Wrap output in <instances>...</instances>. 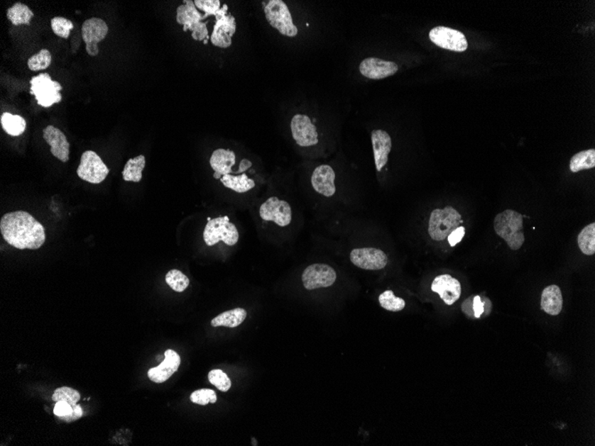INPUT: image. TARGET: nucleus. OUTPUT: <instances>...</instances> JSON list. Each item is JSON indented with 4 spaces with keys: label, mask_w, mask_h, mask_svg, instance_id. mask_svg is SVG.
Masks as SVG:
<instances>
[{
    "label": "nucleus",
    "mask_w": 595,
    "mask_h": 446,
    "mask_svg": "<svg viewBox=\"0 0 595 446\" xmlns=\"http://www.w3.org/2000/svg\"><path fill=\"white\" fill-rule=\"evenodd\" d=\"M52 55L48 50H41L28 60V67L33 72L42 71L50 66Z\"/></svg>",
    "instance_id": "72a5a7b5"
},
{
    "label": "nucleus",
    "mask_w": 595,
    "mask_h": 446,
    "mask_svg": "<svg viewBox=\"0 0 595 446\" xmlns=\"http://www.w3.org/2000/svg\"><path fill=\"white\" fill-rule=\"evenodd\" d=\"M595 167V150L589 149L577 152L570 160L569 169L573 173L581 170L594 169Z\"/></svg>",
    "instance_id": "c85d7f7f"
},
{
    "label": "nucleus",
    "mask_w": 595,
    "mask_h": 446,
    "mask_svg": "<svg viewBox=\"0 0 595 446\" xmlns=\"http://www.w3.org/2000/svg\"><path fill=\"white\" fill-rule=\"evenodd\" d=\"M219 180L224 186L238 194L247 193L255 187L254 180L249 179L245 173L237 176H222Z\"/></svg>",
    "instance_id": "393cba45"
},
{
    "label": "nucleus",
    "mask_w": 595,
    "mask_h": 446,
    "mask_svg": "<svg viewBox=\"0 0 595 446\" xmlns=\"http://www.w3.org/2000/svg\"><path fill=\"white\" fill-rule=\"evenodd\" d=\"M54 413L59 419L66 421V423H72L80 419L83 416V411L80 404L75 406L71 404L60 401V402L55 403L54 408Z\"/></svg>",
    "instance_id": "c756f323"
},
{
    "label": "nucleus",
    "mask_w": 595,
    "mask_h": 446,
    "mask_svg": "<svg viewBox=\"0 0 595 446\" xmlns=\"http://www.w3.org/2000/svg\"><path fill=\"white\" fill-rule=\"evenodd\" d=\"M146 157L139 155L128 160L122 172V177L127 182L138 183L142 180V172L146 167Z\"/></svg>",
    "instance_id": "a878e982"
},
{
    "label": "nucleus",
    "mask_w": 595,
    "mask_h": 446,
    "mask_svg": "<svg viewBox=\"0 0 595 446\" xmlns=\"http://www.w3.org/2000/svg\"><path fill=\"white\" fill-rule=\"evenodd\" d=\"M33 16L34 13L29 6L20 2L16 3L6 12V17L15 26H21V24L29 26Z\"/></svg>",
    "instance_id": "cd10ccee"
},
{
    "label": "nucleus",
    "mask_w": 595,
    "mask_h": 446,
    "mask_svg": "<svg viewBox=\"0 0 595 446\" xmlns=\"http://www.w3.org/2000/svg\"><path fill=\"white\" fill-rule=\"evenodd\" d=\"M493 228L496 235L506 240L511 250H518L525 242L523 216L515 211L506 210L495 218Z\"/></svg>",
    "instance_id": "f03ea898"
},
{
    "label": "nucleus",
    "mask_w": 595,
    "mask_h": 446,
    "mask_svg": "<svg viewBox=\"0 0 595 446\" xmlns=\"http://www.w3.org/2000/svg\"><path fill=\"white\" fill-rule=\"evenodd\" d=\"M472 299H474L471 304L472 312H474V316L476 318H479L485 311V302L481 301V298L479 296H474Z\"/></svg>",
    "instance_id": "a19ab883"
},
{
    "label": "nucleus",
    "mask_w": 595,
    "mask_h": 446,
    "mask_svg": "<svg viewBox=\"0 0 595 446\" xmlns=\"http://www.w3.org/2000/svg\"><path fill=\"white\" fill-rule=\"evenodd\" d=\"M260 216L264 221L274 222L285 228L292 222L293 211L288 202L273 196L261 204Z\"/></svg>",
    "instance_id": "f8f14e48"
},
{
    "label": "nucleus",
    "mask_w": 595,
    "mask_h": 446,
    "mask_svg": "<svg viewBox=\"0 0 595 446\" xmlns=\"http://www.w3.org/2000/svg\"><path fill=\"white\" fill-rule=\"evenodd\" d=\"M236 153L229 149L219 148L215 150L212 152L211 159H209V165L212 169L214 170V177L216 179H219L220 177L225 175H233L232 167L236 165Z\"/></svg>",
    "instance_id": "4be33fe9"
},
{
    "label": "nucleus",
    "mask_w": 595,
    "mask_h": 446,
    "mask_svg": "<svg viewBox=\"0 0 595 446\" xmlns=\"http://www.w3.org/2000/svg\"><path fill=\"white\" fill-rule=\"evenodd\" d=\"M43 138L50 145V152L62 162H67L70 158V144L65 135L59 128L49 125L43 130Z\"/></svg>",
    "instance_id": "6ab92c4d"
},
{
    "label": "nucleus",
    "mask_w": 595,
    "mask_h": 446,
    "mask_svg": "<svg viewBox=\"0 0 595 446\" xmlns=\"http://www.w3.org/2000/svg\"><path fill=\"white\" fill-rule=\"evenodd\" d=\"M0 231L9 245L18 250H38L44 245V226L26 211L9 212L0 221Z\"/></svg>",
    "instance_id": "f257e3e1"
},
{
    "label": "nucleus",
    "mask_w": 595,
    "mask_h": 446,
    "mask_svg": "<svg viewBox=\"0 0 595 446\" xmlns=\"http://www.w3.org/2000/svg\"><path fill=\"white\" fill-rule=\"evenodd\" d=\"M371 140H372L376 170L378 172H381L384 167L386 166L388 160V155H390L391 151V138L386 131L376 130L372 131Z\"/></svg>",
    "instance_id": "aec40b11"
},
{
    "label": "nucleus",
    "mask_w": 595,
    "mask_h": 446,
    "mask_svg": "<svg viewBox=\"0 0 595 446\" xmlns=\"http://www.w3.org/2000/svg\"><path fill=\"white\" fill-rule=\"evenodd\" d=\"M190 398L192 403L200 404V406H207L209 403H215L217 402V395L214 390L208 389L196 390V391L192 393Z\"/></svg>",
    "instance_id": "4c0bfd02"
},
{
    "label": "nucleus",
    "mask_w": 595,
    "mask_h": 446,
    "mask_svg": "<svg viewBox=\"0 0 595 446\" xmlns=\"http://www.w3.org/2000/svg\"><path fill=\"white\" fill-rule=\"evenodd\" d=\"M204 240L208 246L215 245L219 242L234 246L239 240V232L229 218L219 217L209 219L204 228Z\"/></svg>",
    "instance_id": "20e7f679"
},
{
    "label": "nucleus",
    "mask_w": 595,
    "mask_h": 446,
    "mask_svg": "<svg viewBox=\"0 0 595 446\" xmlns=\"http://www.w3.org/2000/svg\"><path fill=\"white\" fill-rule=\"evenodd\" d=\"M51 28L53 33L58 37L68 38L75 26H73L72 21L66 19L65 17L58 16L51 20Z\"/></svg>",
    "instance_id": "c9c22d12"
},
{
    "label": "nucleus",
    "mask_w": 595,
    "mask_h": 446,
    "mask_svg": "<svg viewBox=\"0 0 595 446\" xmlns=\"http://www.w3.org/2000/svg\"><path fill=\"white\" fill-rule=\"evenodd\" d=\"M290 131L296 144L302 147H310L320 142L317 127L307 115H294L290 121Z\"/></svg>",
    "instance_id": "ddd939ff"
},
{
    "label": "nucleus",
    "mask_w": 595,
    "mask_h": 446,
    "mask_svg": "<svg viewBox=\"0 0 595 446\" xmlns=\"http://www.w3.org/2000/svg\"><path fill=\"white\" fill-rule=\"evenodd\" d=\"M165 281L167 284L169 285L173 291L177 292H183L187 290L189 284H190V280H189L187 275L182 273L181 271L177 269L170 270L169 273L166 274Z\"/></svg>",
    "instance_id": "473e14b6"
},
{
    "label": "nucleus",
    "mask_w": 595,
    "mask_h": 446,
    "mask_svg": "<svg viewBox=\"0 0 595 446\" xmlns=\"http://www.w3.org/2000/svg\"><path fill=\"white\" fill-rule=\"evenodd\" d=\"M31 94L35 96L38 106L48 108L62 101L60 83L51 79L48 73H41L31 79Z\"/></svg>",
    "instance_id": "39448f33"
},
{
    "label": "nucleus",
    "mask_w": 595,
    "mask_h": 446,
    "mask_svg": "<svg viewBox=\"0 0 595 446\" xmlns=\"http://www.w3.org/2000/svg\"><path fill=\"white\" fill-rule=\"evenodd\" d=\"M463 223L462 216L456 208L447 206L444 208H436L430 214L428 233L434 240H443L447 238L449 233L460 226Z\"/></svg>",
    "instance_id": "7ed1b4c3"
},
{
    "label": "nucleus",
    "mask_w": 595,
    "mask_h": 446,
    "mask_svg": "<svg viewBox=\"0 0 595 446\" xmlns=\"http://www.w3.org/2000/svg\"><path fill=\"white\" fill-rule=\"evenodd\" d=\"M349 259L355 267L370 271L383 269L388 262L386 254L376 248L353 250Z\"/></svg>",
    "instance_id": "2eb2a0df"
},
{
    "label": "nucleus",
    "mask_w": 595,
    "mask_h": 446,
    "mask_svg": "<svg viewBox=\"0 0 595 446\" xmlns=\"http://www.w3.org/2000/svg\"><path fill=\"white\" fill-rule=\"evenodd\" d=\"M311 184L317 193L332 197L336 193L335 172L329 165L317 167L311 176Z\"/></svg>",
    "instance_id": "a211bd4d"
},
{
    "label": "nucleus",
    "mask_w": 595,
    "mask_h": 446,
    "mask_svg": "<svg viewBox=\"0 0 595 446\" xmlns=\"http://www.w3.org/2000/svg\"><path fill=\"white\" fill-rule=\"evenodd\" d=\"M465 235V228L464 226H458L457 228L454 229V231L449 233V235L447 236V240H449V245L451 247H454L458 243L463 240Z\"/></svg>",
    "instance_id": "ea45409f"
},
{
    "label": "nucleus",
    "mask_w": 595,
    "mask_h": 446,
    "mask_svg": "<svg viewBox=\"0 0 595 446\" xmlns=\"http://www.w3.org/2000/svg\"><path fill=\"white\" fill-rule=\"evenodd\" d=\"M194 2L196 9L204 12L207 17L209 16L216 17L220 11L219 0H195Z\"/></svg>",
    "instance_id": "58836bf2"
},
{
    "label": "nucleus",
    "mask_w": 595,
    "mask_h": 446,
    "mask_svg": "<svg viewBox=\"0 0 595 446\" xmlns=\"http://www.w3.org/2000/svg\"><path fill=\"white\" fill-rule=\"evenodd\" d=\"M109 28L104 20L93 17L84 22L82 27V40L86 44L87 53L90 57H97L99 54L98 43L107 36Z\"/></svg>",
    "instance_id": "4468645a"
},
{
    "label": "nucleus",
    "mask_w": 595,
    "mask_h": 446,
    "mask_svg": "<svg viewBox=\"0 0 595 446\" xmlns=\"http://www.w3.org/2000/svg\"><path fill=\"white\" fill-rule=\"evenodd\" d=\"M336 279L337 274L334 268L325 264H311L304 270L302 277L303 286L309 291L330 287Z\"/></svg>",
    "instance_id": "9b49d317"
},
{
    "label": "nucleus",
    "mask_w": 595,
    "mask_h": 446,
    "mask_svg": "<svg viewBox=\"0 0 595 446\" xmlns=\"http://www.w3.org/2000/svg\"><path fill=\"white\" fill-rule=\"evenodd\" d=\"M432 291L440 295L442 301L447 306L454 304L460 299L462 286L457 279L444 274L434 279L432 284Z\"/></svg>",
    "instance_id": "dca6fc26"
},
{
    "label": "nucleus",
    "mask_w": 595,
    "mask_h": 446,
    "mask_svg": "<svg viewBox=\"0 0 595 446\" xmlns=\"http://www.w3.org/2000/svg\"><path fill=\"white\" fill-rule=\"evenodd\" d=\"M52 399H53L55 403L64 401V402L68 403L72 406H75L78 404L80 399V395L75 389L69 388V386H62V388L55 389L54 395L52 396Z\"/></svg>",
    "instance_id": "f704fd0d"
},
{
    "label": "nucleus",
    "mask_w": 595,
    "mask_h": 446,
    "mask_svg": "<svg viewBox=\"0 0 595 446\" xmlns=\"http://www.w3.org/2000/svg\"><path fill=\"white\" fill-rule=\"evenodd\" d=\"M577 243L584 255L591 256L595 253V224L588 225L580 232Z\"/></svg>",
    "instance_id": "7c9ffc66"
},
{
    "label": "nucleus",
    "mask_w": 595,
    "mask_h": 446,
    "mask_svg": "<svg viewBox=\"0 0 595 446\" xmlns=\"http://www.w3.org/2000/svg\"><path fill=\"white\" fill-rule=\"evenodd\" d=\"M246 317V310L244 308H234L220 313L214 319H212L211 324L213 327L225 326L229 327V328H236V327L241 325L244 323Z\"/></svg>",
    "instance_id": "b1692460"
},
{
    "label": "nucleus",
    "mask_w": 595,
    "mask_h": 446,
    "mask_svg": "<svg viewBox=\"0 0 595 446\" xmlns=\"http://www.w3.org/2000/svg\"><path fill=\"white\" fill-rule=\"evenodd\" d=\"M266 19L271 26L278 30L283 36L296 37L299 30L293 23L288 6L282 0H271L265 6Z\"/></svg>",
    "instance_id": "423d86ee"
},
{
    "label": "nucleus",
    "mask_w": 595,
    "mask_h": 446,
    "mask_svg": "<svg viewBox=\"0 0 595 446\" xmlns=\"http://www.w3.org/2000/svg\"><path fill=\"white\" fill-rule=\"evenodd\" d=\"M164 357L165 358L159 367L151 368L148 371V377L153 382H165L180 368L181 359L177 352L168 350Z\"/></svg>",
    "instance_id": "412c9836"
},
{
    "label": "nucleus",
    "mask_w": 595,
    "mask_h": 446,
    "mask_svg": "<svg viewBox=\"0 0 595 446\" xmlns=\"http://www.w3.org/2000/svg\"><path fill=\"white\" fill-rule=\"evenodd\" d=\"M430 40L436 46L453 52H464L468 48L466 37L459 30L449 27L437 26L429 33Z\"/></svg>",
    "instance_id": "9d476101"
},
{
    "label": "nucleus",
    "mask_w": 595,
    "mask_h": 446,
    "mask_svg": "<svg viewBox=\"0 0 595 446\" xmlns=\"http://www.w3.org/2000/svg\"><path fill=\"white\" fill-rule=\"evenodd\" d=\"M110 170L104 165L97 152L86 151L80 158V166L77 169V175L86 182L100 184L106 180Z\"/></svg>",
    "instance_id": "6e6552de"
},
{
    "label": "nucleus",
    "mask_w": 595,
    "mask_h": 446,
    "mask_svg": "<svg viewBox=\"0 0 595 446\" xmlns=\"http://www.w3.org/2000/svg\"><path fill=\"white\" fill-rule=\"evenodd\" d=\"M227 6L224 5L222 9L216 16L217 21L211 36V43L217 48H229L232 46L233 37L236 31V21L234 16L226 15Z\"/></svg>",
    "instance_id": "1a4fd4ad"
},
{
    "label": "nucleus",
    "mask_w": 595,
    "mask_h": 446,
    "mask_svg": "<svg viewBox=\"0 0 595 446\" xmlns=\"http://www.w3.org/2000/svg\"><path fill=\"white\" fill-rule=\"evenodd\" d=\"M26 121L20 115L4 113L1 116V126L6 134L12 137H18L26 131Z\"/></svg>",
    "instance_id": "bb28decb"
},
{
    "label": "nucleus",
    "mask_w": 595,
    "mask_h": 446,
    "mask_svg": "<svg viewBox=\"0 0 595 446\" xmlns=\"http://www.w3.org/2000/svg\"><path fill=\"white\" fill-rule=\"evenodd\" d=\"M563 298L561 289L557 285H550L544 289L541 296V308L548 315L558 316L562 312Z\"/></svg>",
    "instance_id": "5701e85b"
},
{
    "label": "nucleus",
    "mask_w": 595,
    "mask_h": 446,
    "mask_svg": "<svg viewBox=\"0 0 595 446\" xmlns=\"http://www.w3.org/2000/svg\"><path fill=\"white\" fill-rule=\"evenodd\" d=\"M209 381L213 386L222 392H227L231 388V381L225 372L222 370H212L208 375Z\"/></svg>",
    "instance_id": "e433bc0d"
},
{
    "label": "nucleus",
    "mask_w": 595,
    "mask_h": 446,
    "mask_svg": "<svg viewBox=\"0 0 595 446\" xmlns=\"http://www.w3.org/2000/svg\"><path fill=\"white\" fill-rule=\"evenodd\" d=\"M359 71L367 79H383L395 74L398 71V66L394 62L369 57L361 62Z\"/></svg>",
    "instance_id": "f3484780"
},
{
    "label": "nucleus",
    "mask_w": 595,
    "mask_h": 446,
    "mask_svg": "<svg viewBox=\"0 0 595 446\" xmlns=\"http://www.w3.org/2000/svg\"><path fill=\"white\" fill-rule=\"evenodd\" d=\"M184 3H185V5H181L177 9V23L183 26L184 31L190 30L192 38L195 40H204V43H207V27L205 23H202V20L207 16H202L198 12L194 1L185 0Z\"/></svg>",
    "instance_id": "0eeeda50"
},
{
    "label": "nucleus",
    "mask_w": 595,
    "mask_h": 446,
    "mask_svg": "<svg viewBox=\"0 0 595 446\" xmlns=\"http://www.w3.org/2000/svg\"><path fill=\"white\" fill-rule=\"evenodd\" d=\"M379 303L381 308L391 312H400L405 306L404 299L395 297L394 292L391 290L385 291L380 295Z\"/></svg>",
    "instance_id": "2f4dec72"
}]
</instances>
